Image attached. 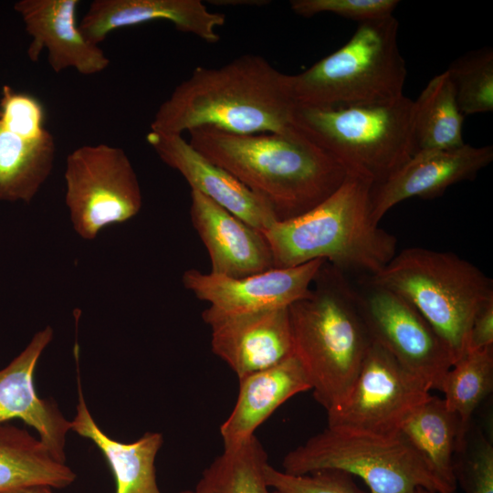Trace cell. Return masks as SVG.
I'll use <instances>...</instances> for the list:
<instances>
[{"mask_svg": "<svg viewBox=\"0 0 493 493\" xmlns=\"http://www.w3.org/2000/svg\"><path fill=\"white\" fill-rule=\"evenodd\" d=\"M188 132L198 152L262 198L278 221L310 210L348 176L339 163L293 128L283 133L236 134L214 128Z\"/></svg>", "mask_w": 493, "mask_h": 493, "instance_id": "cell-1", "label": "cell"}, {"mask_svg": "<svg viewBox=\"0 0 493 493\" xmlns=\"http://www.w3.org/2000/svg\"><path fill=\"white\" fill-rule=\"evenodd\" d=\"M293 104L285 74L258 55L218 68L196 67L159 106L151 131L182 135L198 128L236 134L289 131Z\"/></svg>", "mask_w": 493, "mask_h": 493, "instance_id": "cell-2", "label": "cell"}, {"mask_svg": "<svg viewBox=\"0 0 493 493\" xmlns=\"http://www.w3.org/2000/svg\"><path fill=\"white\" fill-rule=\"evenodd\" d=\"M293 354L327 413L350 393L372 345L354 284L324 262L309 292L288 307Z\"/></svg>", "mask_w": 493, "mask_h": 493, "instance_id": "cell-3", "label": "cell"}, {"mask_svg": "<svg viewBox=\"0 0 493 493\" xmlns=\"http://www.w3.org/2000/svg\"><path fill=\"white\" fill-rule=\"evenodd\" d=\"M372 186L348 174L321 203L263 231L274 267L286 268L320 259L345 274L370 277L380 272L397 253V239L372 220Z\"/></svg>", "mask_w": 493, "mask_h": 493, "instance_id": "cell-4", "label": "cell"}, {"mask_svg": "<svg viewBox=\"0 0 493 493\" xmlns=\"http://www.w3.org/2000/svg\"><path fill=\"white\" fill-rule=\"evenodd\" d=\"M392 16L359 24L340 48L306 70L285 74L295 106L341 109L393 100L402 95L407 70Z\"/></svg>", "mask_w": 493, "mask_h": 493, "instance_id": "cell-5", "label": "cell"}, {"mask_svg": "<svg viewBox=\"0 0 493 493\" xmlns=\"http://www.w3.org/2000/svg\"><path fill=\"white\" fill-rule=\"evenodd\" d=\"M414 102L393 100L341 109L293 106L290 126L372 185L386 181L414 155Z\"/></svg>", "mask_w": 493, "mask_h": 493, "instance_id": "cell-6", "label": "cell"}, {"mask_svg": "<svg viewBox=\"0 0 493 493\" xmlns=\"http://www.w3.org/2000/svg\"><path fill=\"white\" fill-rule=\"evenodd\" d=\"M410 302L428 321L456 362L467 353L477 309L493 298V281L455 253L413 246L397 252L377 274L366 276Z\"/></svg>", "mask_w": 493, "mask_h": 493, "instance_id": "cell-7", "label": "cell"}, {"mask_svg": "<svg viewBox=\"0 0 493 493\" xmlns=\"http://www.w3.org/2000/svg\"><path fill=\"white\" fill-rule=\"evenodd\" d=\"M290 475L336 469L359 477L369 493H448L423 456L400 434L381 435L328 426L282 460Z\"/></svg>", "mask_w": 493, "mask_h": 493, "instance_id": "cell-8", "label": "cell"}, {"mask_svg": "<svg viewBox=\"0 0 493 493\" xmlns=\"http://www.w3.org/2000/svg\"><path fill=\"white\" fill-rule=\"evenodd\" d=\"M64 178L69 219L82 239H95L104 227L130 220L142 208L137 174L120 147H78L67 156Z\"/></svg>", "mask_w": 493, "mask_h": 493, "instance_id": "cell-9", "label": "cell"}, {"mask_svg": "<svg viewBox=\"0 0 493 493\" xmlns=\"http://www.w3.org/2000/svg\"><path fill=\"white\" fill-rule=\"evenodd\" d=\"M357 282V304L372 342L389 352L430 391H440L455 363L444 341L405 299L366 276Z\"/></svg>", "mask_w": 493, "mask_h": 493, "instance_id": "cell-10", "label": "cell"}, {"mask_svg": "<svg viewBox=\"0 0 493 493\" xmlns=\"http://www.w3.org/2000/svg\"><path fill=\"white\" fill-rule=\"evenodd\" d=\"M430 390L389 352L372 343L344 402L327 413L328 426L381 435L399 434Z\"/></svg>", "mask_w": 493, "mask_h": 493, "instance_id": "cell-11", "label": "cell"}, {"mask_svg": "<svg viewBox=\"0 0 493 493\" xmlns=\"http://www.w3.org/2000/svg\"><path fill=\"white\" fill-rule=\"evenodd\" d=\"M324 260L277 268L242 278H228L198 269L186 270L182 281L198 299L210 304L208 310L231 315L288 308L304 298Z\"/></svg>", "mask_w": 493, "mask_h": 493, "instance_id": "cell-12", "label": "cell"}, {"mask_svg": "<svg viewBox=\"0 0 493 493\" xmlns=\"http://www.w3.org/2000/svg\"><path fill=\"white\" fill-rule=\"evenodd\" d=\"M202 319L211 329L212 351L238 380L293 354L288 308L231 315L205 309Z\"/></svg>", "mask_w": 493, "mask_h": 493, "instance_id": "cell-13", "label": "cell"}, {"mask_svg": "<svg viewBox=\"0 0 493 493\" xmlns=\"http://www.w3.org/2000/svg\"><path fill=\"white\" fill-rule=\"evenodd\" d=\"M492 160L491 145L465 143L455 149L416 152L386 181L372 186V222L379 225L392 207L406 199L438 197L449 186L474 179Z\"/></svg>", "mask_w": 493, "mask_h": 493, "instance_id": "cell-14", "label": "cell"}, {"mask_svg": "<svg viewBox=\"0 0 493 493\" xmlns=\"http://www.w3.org/2000/svg\"><path fill=\"white\" fill-rule=\"evenodd\" d=\"M79 0H20L14 5L31 37L26 53L32 62L47 50L48 63L56 73L74 68L82 75H93L109 67L105 52L79 28Z\"/></svg>", "mask_w": 493, "mask_h": 493, "instance_id": "cell-15", "label": "cell"}, {"mask_svg": "<svg viewBox=\"0 0 493 493\" xmlns=\"http://www.w3.org/2000/svg\"><path fill=\"white\" fill-rule=\"evenodd\" d=\"M147 142L159 158L196 191L261 233L278 221L271 207L224 168L198 152L182 135L151 131Z\"/></svg>", "mask_w": 493, "mask_h": 493, "instance_id": "cell-16", "label": "cell"}, {"mask_svg": "<svg viewBox=\"0 0 493 493\" xmlns=\"http://www.w3.org/2000/svg\"><path fill=\"white\" fill-rule=\"evenodd\" d=\"M53 336L50 326L37 331L26 348L0 370V424L22 420L37 432L40 441L58 460L65 462L70 421L53 400L37 395L34 380L37 362Z\"/></svg>", "mask_w": 493, "mask_h": 493, "instance_id": "cell-17", "label": "cell"}, {"mask_svg": "<svg viewBox=\"0 0 493 493\" xmlns=\"http://www.w3.org/2000/svg\"><path fill=\"white\" fill-rule=\"evenodd\" d=\"M190 217L208 252L210 273L242 278L275 267L270 246L260 231L193 190Z\"/></svg>", "mask_w": 493, "mask_h": 493, "instance_id": "cell-18", "label": "cell"}, {"mask_svg": "<svg viewBox=\"0 0 493 493\" xmlns=\"http://www.w3.org/2000/svg\"><path fill=\"white\" fill-rule=\"evenodd\" d=\"M163 20L181 32L207 43H216L218 26L226 23L222 13L209 11L200 0H94L79 23L82 35L100 45L112 31Z\"/></svg>", "mask_w": 493, "mask_h": 493, "instance_id": "cell-19", "label": "cell"}, {"mask_svg": "<svg viewBox=\"0 0 493 493\" xmlns=\"http://www.w3.org/2000/svg\"><path fill=\"white\" fill-rule=\"evenodd\" d=\"M238 381L236 402L220 426L224 448L235 447L250 439L281 404L296 394L311 390L309 378L294 354Z\"/></svg>", "mask_w": 493, "mask_h": 493, "instance_id": "cell-20", "label": "cell"}, {"mask_svg": "<svg viewBox=\"0 0 493 493\" xmlns=\"http://www.w3.org/2000/svg\"><path fill=\"white\" fill-rule=\"evenodd\" d=\"M78 404L71 430L89 439L102 453L113 474L116 493H162L156 481L155 457L163 437L158 432H146L132 443H122L107 435L94 421L84 398L79 366V349L74 350Z\"/></svg>", "mask_w": 493, "mask_h": 493, "instance_id": "cell-21", "label": "cell"}, {"mask_svg": "<svg viewBox=\"0 0 493 493\" xmlns=\"http://www.w3.org/2000/svg\"><path fill=\"white\" fill-rule=\"evenodd\" d=\"M75 478L39 438L9 423L0 424V493L36 484L63 488Z\"/></svg>", "mask_w": 493, "mask_h": 493, "instance_id": "cell-22", "label": "cell"}, {"mask_svg": "<svg viewBox=\"0 0 493 493\" xmlns=\"http://www.w3.org/2000/svg\"><path fill=\"white\" fill-rule=\"evenodd\" d=\"M399 434L423 456L448 493H456L454 462L460 427L444 399L431 394L403 424Z\"/></svg>", "mask_w": 493, "mask_h": 493, "instance_id": "cell-23", "label": "cell"}, {"mask_svg": "<svg viewBox=\"0 0 493 493\" xmlns=\"http://www.w3.org/2000/svg\"><path fill=\"white\" fill-rule=\"evenodd\" d=\"M56 152L48 131L28 140L10 132L0 121V201L30 203L51 173Z\"/></svg>", "mask_w": 493, "mask_h": 493, "instance_id": "cell-24", "label": "cell"}, {"mask_svg": "<svg viewBox=\"0 0 493 493\" xmlns=\"http://www.w3.org/2000/svg\"><path fill=\"white\" fill-rule=\"evenodd\" d=\"M414 102V154L455 149L465 144L464 115L446 69L432 78Z\"/></svg>", "mask_w": 493, "mask_h": 493, "instance_id": "cell-25", "label": "cell"}, {"mask_svg": "<svg viewBox=\"0 0 493 493\" xmlns=\"http://www.w3.org/2000/svg\"><path fill=\"white\" fill-rule=\"evenodd\" d=\"M267 454L256 435L224 448L191 489L178 493H275L267 485Z\"/></svg>", "mask_w": 493, "mask_h": 493, "instance_id": "cell-26", "label": "cell"}, {"mask_svg": "<svg viewBox=\"0 0 493 493\" xmlns=\"http://www.w3.org/2000/svg\"><path fill=\"white\" fill-rule=\"evenodd\" d=\"M492 389L493 346L467 351L446 374L440 391L446 407L458 420L460 446L472 425L475 411Z\"/></svg>", "mask_w": 493, "mask_h": 493, "instance_id": "cell-27", "label": "cell"}, {"mask_svg": "<svg viewBox=\"0 0 493 493\" xmlns=\"http://www.w3.org/2000/svg\"><path fill=\"white\" fill-rule=\"evenodd\" d=\"M463 115L493 110V50L480 47L459 57L446 69Z\"/></svg>", "mask_w": 493, "mask_h": 493, "instance_id": "cell-28", "label": "cell"}, {"mask_svg": "<svg viewBox=\"0 0 493 493\" xmlns=\"http://www.w3.org/2000/svg\"><path fill=\"white\" fill-rule=\"evenodd\" d=\"M454 474L465 493H493V444L480 428L470 426L456 453Z\"/></svg>", "mask_w": 493, "mask_h": 493, "instance_id": "cell-29", "label": "cell"}, {"mask_svg": "<svg viewBox=\"0 0 493 493\" xmlns=\"http://www.w3.org/2000/svg\"><path fill=\"white\" fill-rule=\"evenodd\" d=\"M266 479L275 493H364L356 485L353 476L336 469L290 475L268 463Z\"/></svg>", "mask_w": 493, "mask_h": 493, "instance_id": "cell-30", "label": "cell"}, {"mask_svg": "<svg viewBox=\"0 0 493 493\" xmlns=\"http://www.w3.org/2000/svg\"><path fill=\"white\" fill-rule=\"evenodd\" d=\"M398 0H292L291 10L303 17L330 13L361 23L393 16Z\"/></svg>", "mask_w": 493, "mask_h": 493, "instance_id": "cell-31", "label": "cell"}, {"mask_svg": "<svg viewBox=\"0 0 493 493\" xmlns=\"http://www.w3.org/2000/svg\"><path fill=\"white\" fill-rule=\"evenodd\" d=\"M0 111L2 125L17 136L34 140L47 131L43 126L44 112L38 100L7 85L2 89Z\"/></svg>", "mask_w": 493, "mask_h": 493, "instance_id": "cell-32", "label": "cell"}, {"mask_svg": "<svg viewBox=\"0 0 493 493\" xmlns=\"http://www.w3.org/2000/svg\"><path fill=\"white\" fill-rule=\"evenodd\" d=\"M493 346V298L477 309L467 333V352Z\"/></svg>", "mask_w": 493, "mask_h": 493, "instance_id": "cell-33", "label": "cell"}, {"mask_svg": "<svg viewBox=\"0 0 493 493\" xmlns=\"http://www.w3.org/2000/svg\"><path fill=\"white\" fill-rule=\"evenodd\" d=\"M2 493H53L51 487L47 485H27L23 487L15 488L9 490H6Z\"/></svg>", "mask_w": 493, "mask_h": 493, "instance_id": "cell-34", "label": "cell"}, {"mask_svg": "<svg viewBox=\"0 0 493 493\" xmlns=\"http://www.w3.org/2000/svg\"><path fill=\"white\" fill-rule=\"evenodd\" d=\"M211 3H215L214 5H267V1H263V0H245V1H235V0H223V1H211Z\"/></svg>", "mask_w": 493, "mask_h": 493, "instance_id": "cell-35", "label": "cell"}, {"mask_svg": "<svg viewBox=\"0 0 493 493\" xmlns=\"http://www.w3.org/2000/svg\"><path fill=\"white\" fill-rule=\"evenodd\" d=\"M417 493H435V492H433V491L425 489V488H419L417 489Z\"/></svg>", "mask_w": 493, "mask_h": 493, "instance_id": "cell-36", "label": "cell"}, {"mask_svg": "<svg viewBox=\"0 0 493 493\" xmlns=\"http://www.w3.org/2000/svg\"><path fill=\"white\" fill-rule=\"evenodd\" d=\"M0 118H1V111H0Z\"/></svg>", "mask_w": 493, "mask_h": 493, "instance_id": "cell-37", "label": "cell"}]
</instances>
